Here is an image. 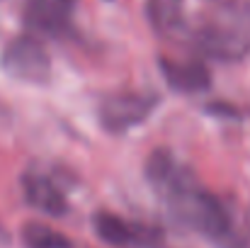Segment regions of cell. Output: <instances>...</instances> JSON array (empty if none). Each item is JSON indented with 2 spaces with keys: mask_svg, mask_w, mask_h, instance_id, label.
Returning a JSON list of instances; mask_svg holds the SVG:
<instances>
[{
  "mask_svg": "<svg viewBox=\"0 0 250 248\" xmlns=\"http://www.w3.org/2000/svg\"><path fill=\"white\" fill-rule=\"evenodd\" d=\"M146 180L156 197L182 226L197 231L219 248H233L238 226L226 204L202 185L197 173L172 151L156 149L146 161Z\"/></svg>",
  "mask_w": 250,
  "mask_h": 248,
  "instance_id": "6da1fadb",
  "label": "cell"
},
{
  "mask_svg": "<svg viewBox=\"0 0 250 248\" xmlns=\"http://www.w3.org/2000/svg\"><path fill=\"white\" fill-rule=\"evenodd\" d=\"M199 54L216 61H241L250 54V7H221L192 34Z\"/></svg>",
  "mask_w": 250,
  "mask_h": 248,
  "instance_id": "7a4b0ae2",
  "label": "cell"
},
{
  "mask_svg": "<svg viewBox=\"0 0 250 248\" xmlns=\"http://www.w3.org/2000/svg\"><path fill=\"white\" fill-rule=\"evenodd\" d=\"M0 68L10 78L32 85H44L51 78L49 51L34 34H20L10 39L0 54Z\"/></svg>",
  "mask_w": 250,
  "mask_h": 248,
  "instance_id": "3957f363",
  "label": "cell"
},
{
  "mask_svg": "<svg viewBox=\"0 0 250 248\" xmlns=\"http://www.w3.org/2000/svg\"><path fill=\"white\" fill-rule=\"evenodd\" d=\"M92 229L102 244L112 248H163L166 241L163 229L112 212H95Z\"/></svg>",
  "mask_w": 250,
  "mask_h": 248,
  "instance_id": "277c9868",
  "label": "cell"
},
{
  "mask_svg": "<svg viewBox=\"0 0 250 248\" xmlns=\"http://www.w3.org/2000/svg\"><path fill=\"white\" fill-rule=\"evenodd\" d=\"M158 105H161V97L156 92H141V90L114 92L100 102L97 114H100V124L107 132L124 134V132L144 124Z\"/></svg>",
  "mask_w": 250,
  "mask_h": 248,
  "instance_id": "5b68a950",
  "label": "cell"
},
{
  "mask_svg": "<svg viewBox=\"0 0 250 248\" xmlns=\"http://www.w3.org/2000/svg\"><path fill=\"white\" fill-rule=\"evenodd\" d=\"M20 185H22V197L29 207H34L37 212H44L49 217H66L71 212V202H68V192L61 182V178L56 173H51L44 165H34L27 168L20 175Z\"/></svg>",
  "mask_w": 250,
  "mask_h": 248,
  "instance_id": "8992f818",
  "label": "cell"
},
{
  "mask_svg": "<svg viewBox=\"0 0 250 248\" xmlns=\"http://www.w3.org/2000/svg\"><path fill=\"white\" fill-rule=\"evenodd\" d=\"M78 0H27L24 22L34 34L63 37L73 27Z\"/></svg>",
  "mask_w": 250,
  "mask_h": 248,
  "instance_id": "52a82bcc",
  "label": "cell"
},
{
  "mask_svg": "<svg viewBox=\"0 0 250 248\" xmlns=\"http://www.w3.org/2000/svg\"><path fill=\"white\" fill-rule=\"evenodd\" d=\"M158 66H161V73H163L166 83L177 92L194 95V92H204L211 85L209 68L199 59H167V56H161Z\"/></svg>",
  "mask_w": 250,
  "mask_h": 248,
  "instance_id": "ba28073f",
  "label": "cell"
},
{
  "mask_svg": "<svg viewBox=\"0 0 250 248\" xmlns=\"http://www.w3.org/2000/svg\"><path fill=\"white\" fill-rule=\"evenodd\" d=\"M146 20L158 37L163 39L180 37L187 29L185 0H146Z\"/></svg>",
  "mask_w": 250,
  "mask_h": 248,
  "instance_id": "9c48e42d",
  "label": "cell"
},
{
  "mask_svg": "<svg viewBox=\"0 0 250 248\" xmlns=\"http://www.w3.org/2000/svg\"><path fill=\"white\" fill-rule=\"evenodd\" d=\"M24 248H81L73 244L68 236H63L61 231L42 224V222H27L20 231Z\"/></svg>",
  "mask_w": 250,
  "mask_h": 248,
  "instance_id": "30bf717a",
  "label": "cell"
},
{
  "mask_svg": "<svg viewBox=\"0 0 250 248\" xmlns=\"http://www.w3.org/2000/svg\"><path fill=\"white\" fill-rule=\"evenodd\" d=\"M0 241H5V229L0 226Z\"/></svg>",
  "mask_w": 250,
  "mask_h": 248,
  "instance_id": "8fae6325",
  "label": "cell"
}]
</instances>
